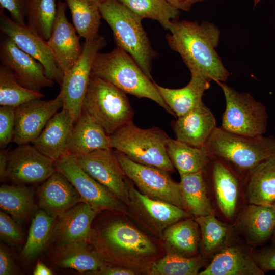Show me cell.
Masks as SVG:
<instances>
[{
	"mask_svg": "<svg viewBox=\"0 0 275 275\" xmlns=\"http://www.w3.org/2000/svg\"><path fill=\"white\" fill-rule=\"evenodd\" d=\"M107 148H112L109 135L89 115L82 111L79 119L74 124L68 155L80 156Z\"/></svg>",
	"mask_w": 275,
	"mask_h": 275,
	"instance_id": "cell-26",
	"label": "cell"
},
{
	"mask_svg": "<svg viewBox=\"0 0 275 275\" xmlns=\"http://www.w3.org/2000/svg\"><path fill=\"white\" fill-rule=\"evenodd\" d=\"M112 148L132 161L168 172L175 170L167 151L169 138L157 127L142 129L130 122L109 135Z\"/></svg>",
	"mask_w": 275,
	"mask_h": 275,
	"instance_id": "cell-6",
	"label": "cell"
},
{
	"mask_svg": "<svg viewBox=\"0 0 275 275\" xmlns=\"http://www.w3.org/2000/svg\"><path fill=\"white\" fill-rule=\"evenodd\" d=\"M204 147L210 157L245 174L260 162L275 157V137L246 136L216 127Z\"/></svg>",
	"mask_w": 275,
	"mask_h": 275,
	"instance_id": "cell-4",
	"label": "cell"
},
{
	"mask_svg": "<svg viewBox=\"0 0 275 275\" xmlns=\"http://www.w3.org/2000/svg\"><path fill=\"white\" fill-rule=\"evenodd\" d=\"M55 218L43 210L36 213L21 252L23 258H34L44 249L49 241Z\"/></svg>",
	"mask_w": 275,
	"mask_h": 275,
	"instance_id": "cell-39",
	"label": "cell"
},
{
	"mask_svg": "<svg viewBox=\"0 0 275 275\" xmlns=\"http://www.w3.org/2000/svg\"><path fill=\"white\" fill-rule=\"evenodd\" d=\"M70 9L77 33L89 41L97 37L102 18L100 5L103 0H65Z\"/></svg>",
	"mask_w": 275,
	"mask_h": 275,
	"instance_id": "cell-32",
	"label": "cell"
},
{
	"mask_svg": "<svg viewBox=\"0 0 275 275\" xmlns=\"http://www.w3.org/2000/svg\"><path fill=\"white\" fill-rule=\"evenodd\" d=\"M252 255L236 246H225L199 275H263Z\"/></svg>",
	"mask_w": 275,
	"mask_h": 275,
	"instance_id": "cell-25",
	"label": "cell"
},
{
	"mask_svg": "<svg viewBox=\"0 0 275 275\" xmlns=\"http://www.w3.org/2000/svg\"><path fill=\"white\" fill-rule=\"evenodd\" d=\"M7 151L1 150L0 153V177L1 180L6 178V172L7 168Z\"/></svg>",
	"mask_w": 275,
	"mask_h": 275,
	"instance_id": "cell-48",
	"label": "cell"
},
{
	"mask_svg": "<svg viewBox=\"0 0 275 275\" xmlns=\"http://www.w3.org/2000/svg\"><path fill=\"white\" fill-rule=\"evenodd\" d=\"M238 230L252 244L266 242L275 228V209L272 205L249 204L237 221Z\"/></svg>",
	"mask_w": 275,
	"mask_h": 275,
	"instance_id": "cell-24",
	"label": "cell"
},
{
	"mask_svg": "<svg viewBox=\"0 0 275 275\" xmlns=\"http://www.w3.org/2000/svg\"><path fill=\"white\" fill-rule=\"evenodd\" d=\"M154 83L165 102L177 117L186 114L203 103L204 92L210 87L209 80L197 75H191L189 83L180 89H170Z\"/></svg>",
	"mask_w": 275,
	"mask_h": 275,
	"instance_id": "cell-28",
	"label": "cell"
},
{
	"mask_svg": "<svg viewBox=\"0 0 275 275\" xmlns=\"http://www.w3.org/2000/svg\"><path fill=\"white\" fill-rule=\"evenodd\" d=\"M88 245V242H82L58 247L53 258L54 265L90 272L107 264L93 249H90Z\"/></svg>",
	"mask_w": 275,
	"mask_h": 275,
	"instance_id": "cell-31",
	"label": "cell"
},
{
	"mask_svg": "<svg viewBox=\"0 0 275 275\" xmlns=\"http://www.w3.org/2000/svg\"><path fill=\"white\" fill-rule=\"evenodd\" d=\"M100 12L112 31L117 46L129 54L153 81L152 64L157 53L143 27V19L118 0H103Z\"/></svg>",
	"mask_w": 275,
	"mask_h": 275,
	"instance_id": "cell-5",
	"label": "cell"
},
{
	"mask_svg": "<svg viewBox=\"0 0 275 275\" xmlns=\"http://www.w3.org/2000/svg\"><path fill=\"white\" fill-rule=\"evenodd\" d=\"M129 194L128 213L133 216L157 237H162L168 227L180 220L189 218L187 211L168 202L151 199L135 188L126 177Z\"/></svg>",
	"mask_w": 275,
	"mask_h": 275,
	"instance_id": "cell-12",
	"label": "cell"
},
{
	"mask_svg": "<svg viewBox=\"0 0 275 275\" xmlns=\"http://www.w3.org/2000/svg\"><path fill=\"white\" fill-rule=\"evenodd\" d=\"M167 151L180 175L203 170L209 160V156L204 146H192L176 139L169 138Z\"/></svg>",
	"mask_w": 275,
	"mask_h": 275,
	"instance_id": "cell-33",
	"label": "cell"
},
{
	"mask_svg": "<svg viewBox=\"0 0 275 275\" xmlns=\"http://www.w3.org/2000/svg\"><path fill=\"white\" fill-rule=\"evenodd\" d=\"M141 19L157 21L165 30L171 32L173 22L178 20L180 10L167 0H118Z\"/></svg>",
	"mask_w": 275,
	"mask_h": 275,
	"instance_id": "cell-35",
	"label": "cell"
},
{
	"mask_svg": "<svg viewBox=\"0 0 275 275\" xmlns=\"http://www.w3.org/2000/svg\"><path fill=\"white\" fill-rule=\"evenodd\" d=\"M67 7L65 2L59 0L51 34L46 41L57 64L63 73L74 66L82 51L80 37L66 17Z\"/></svg>",
	"mask_w": 275,
	"mask_h": 275,
	"instance_id": "cell-18",
	"label": "cell"
},
{
	"mask_svg": "<svg viewBox=\"0 0 275 275\" xmlns=\"http://www.w3.org/2000/svg\"><path fill=\"white\" fill-rule=\"evenodd\" d=\"M0 60L2 65L10 69L18 81L29 89L40 92L42 88L54 84L46 76L43 66L7 36L1 43Z\"/></svg>",
	"mask_w": 275,
	"mask_h": 275,
	"instance_id": "cell-17",
	"label": "cell"
},
{
	"mask_svg": "<svg viewBox=\"0 0 275 275\" xmlns=\"http://www.w3.org/2000/svg\"><path fill=\"white\" fill-rule=\"evenodd\" d=\"M169 3L179 10L189 11L191 6L198 2L206 0H167Z\"/></svg>",
	"mask_w": 275,
	"mask_h": 275,
	"instance_id": "cell-47",
	"label": "cell"
},
{
	"mask_svg": "<svg viewBox=\"0 0 275 275\" xmlns=\"http://www.w3.org/2000/svg\"><path fill=\"white\" fill-rule=\"evenodd\" d=\"M44 95L21 85L12 71L3 65L0 66V105L14 108L31 100L41 98Z\"/></svg>",
	"mask_w": 275,
	"mask_h": 275,
	"instance_id": "cell-37",
	"label": "cell"
},
{
	"mask_svg": "<svg viewBox=\"0 0 275 275\" xmlns=\"http://www.w3.org/2000/svg\"><path fill=\"white\" fill-rule=\"evenodd\" d=\"M62 106L59 93L53 99H36L16 108L13 142L18 145L32 143Z\"/></svg>",
	"mask_w": 275,
	"mask_h": 275,
	"instance_id": "cell-16",
	"label": "cell"
},
{
	"mask_svg": "<svg viewBox=\"0 0 275 275\" xmlns=\"http://www.w3.org/2000/svg\"><path fill=\"white\" fill-rule=\"evenodd\" d=\"M57 12L56 0H28L26 25L47 41L51 35Z\"/></svg>",
	"mask_w": 275,
	"mask_h": 275,
	"instance_id": "cell-38",
	"label": "cell"
},
{
	"mask_svg": "<svg viewBox=\"0 0 275 275\" xmlns=\"http://www.w3.org/2000/svg\"><path fill=\"white\" fill-rule=\"evenodd\" d=\"M114 150L126 176L139 191L151 199L174 204L186 210L180 183L174 181L168 172L136 163L123 153Z\"/></svg>",
	"mask_w": 275,
	"mask_h": 275,
	"instance_id": "cell-9",
	"label": "cell"
},
{
	"mask_svg": "<svg viewBox=\"0 0 275 275\" xmlns=\"http://www.w3.org/2000/svg\"><path fill=\"white\" fill-rule=\"evenodd\" d=\"M15 273L13 258L9 250L3 245L0 247V274L10 275Z\"/></svg>",
	"mask_w": 275,
	"mask_h": 275,
	"instance_id": "cell-45",
	"label": "cell"
},
{
	"mask_svg": "<svg viewBox=\"0 0 275 275\" xmlns=\"http://www.w3.org/2000/svg\"><path fill=\"white\" fill-rule=\"evenodd\" d=\"M166 38L170 48L180 55L191 75L216 82H225L230 76L215 50L220 31L215 24L174 20L173 29Z\"/></svg>",
	"mask_w": 275,
	"mask_h": 275,
	"instance_id": "cell-1",
	"label": "cell"
},
{
	"mask_svg": "<svg viewBox=\"0 0 275 275\" xmlns=\"http://www.w3.org/2000/svg\"><path fill=\"white\" fill-rule=\"evenodd\" d=\"M73 126L69 113L62 108L49 120L32 145L46 156L58 161L68 155Z\"/></svg>",
	"mask_w": 275,
	"mask_h": 275,
	"instance_id": "cell-20",
	"label": "cell"
},
{
	"mask_svg": "<svg viewBox=\"0 0 275 275\" xmlns=\"http://www.w3.org/2000/svg\"><path fill=\"white\" fill-rule=\"evenodd\" d=\"M272 206H273V208L275 209V203L272 205Z\"/></svg>",
	"mask_w": 275,
	"mask_h": 275,
	"instance_id": "cell-52",
	"label": "cell"
},
{
	"mask_svg": "<svg viewBox=\"0 0 275 275\" xmlns=\"http://www.w3.org/2000/svg\"><path fill=\"white\" fill-rule=\"evenodd\" d=\"M1 239L13 245L20 243L23 235L16 221L3 211L0 212Z\"/></svg>",
	"mask_w": 275,
	"mask_h": 275,
	"instance_id": "cell-42",
	"label": "cell"
},
{
	"mask_svg": "<svg viewBox=\"0 0 275 275\" xmlns=\"http://www.w3.org/2000/svg\"><path fill=\"white\" fill-rule=\"evenodd\" d=\"M91 75L113 84L126 94L151 99L176 116L155 85L133 58L118 46L108 52H98L93 62Z\"/></svg>",
	"mask_w": 275,
	"mask_h": 275,
	"instance_id": "cell-3",
	"label": "cell"
},
{
	"mask_svg": "<svg viewBox=\"0 0 275 275\" xmlns=\"http://www.w3.org/2000/svg\"><path fill=\"white\" fill-rule=\"evenodd\" d=\"M106 44L105 38L100 35L94 39L85 41L80 58L70 70L64 73L60 92L62 97V108L69 113L74 124L82 113V102L94 59Z\"/></svg>",
	"mask_w": 275,
	"mask_h": 275,
	"instance_id": "cell-10",
	"label": "cell"
},
{
	"mask_svg": "<svg viewBox=\"0 0 275 275\" xmlns=\"http://www.w3.org/2000/svg\"><path fill=\"white\" fill-rule=\"evenodd\" d=\"M252 256L257 265L264 272L275 270V245L264 248Z\"/></svg>",
	"mask_w": 275,
	"mask_h": 275,
	"instance_id": "cell-44",
	"label": "cell"
},
{
	"mask_svg": "<svg viewBox=\"0 0 275 275\" xmlns=\"http://www.w3.org/2000/svg\"><path fill=\"white\" fill-rule=\"evenodd\" d=\"M195 219L199 227L202 249L205 254H213L225 247L230 229L216 218L214 213Z\"/></svg>",
	"mask_w": 275,
	"mask_h": 275,
	"instance_id": "cell-40",
	"label": "cell"
},
{
	"mask_svg": "<svg viewBox=\"0 0 275 275\" xmlns=\"http://www.w3.org/2000/svg\"><path fill=\"white\" fill-rule=\"evenodd\" d=\"M82 108L108 135L133 122L134 114L125 92L91 75Z\"/></svg>",
	"mask_w": 275,
	"mask_h": 275,
	"instance_id": "cell-7",
	"label": "cell"
},
{
	"mask_svg": "<svg viewBox=\"0 0 275 275\" xmlns=\"http://www.w3.org/2000/svg\"><path fill=\"white\" fill-rule=\"evenodd\" d=\"M204 175L203 170L180 175L179 183L185 210L195 217L214 213Z\"/></svg>",
	"mask_w": 275,
	"mask_h": 275,
	"instance_id": "cell-30",
	"label": "cell"
},
{
	"mask_svg": "<svg viewBox=\"0 0 275 275\" xmlns=\"http://www.w3.org/2000/svg\"><path fill=\"white\" fill-rule=\"evenodd\" d=\"M54 162L33 145H18L7 152L6 178L24 185L45 181L56 171Z\"/></svg>",
	"mask_w": 275,
	"mask_h": 275,
	"instance_id": "cell-15",
	"label": "cell"
},
{
	"mask_svg": "<svg viewBox=\"0 0 275 275\" xmlns=\"http://www.w3.org/2000/svg\"><path fill=\"white\" fill-rule=\"evenodd\" d=\"M56 170L64 175L79 193L81 202L97 213L109 210L128 214L127 206L103 185L93 179L78 164L74 156L68 155L54 162Z\"/></svg>",
	"mask_w": 275,
	"mask_h": 275,
	"instance_id": "cell-11",
	"label": "cell"
},
{
	"mask_svg": "<svg viewBox=\"0 0 275 275\" xmlns=\"http://www.w3.org/2000/svg\"><path fill=\"white\" fill-rule=\"evenodd\" d=\"M16 108L0 107V147L5 148L13 142L14 133Z\"/></svg>",
	"mask_w": 275,
	"mask_h": 275,
	"instance_id": "cell-41",
	"label": "cell"
},
{
	"mask_svg": "<svg viewBox=\"0 0 275 275\" xmlns=\"http://www.w3.org/2000/svg\"><path fill=\"white\" fill-rule=\"evenodd\" d=\"M88 242L108 264L146 271L157 259L158 249L144 233L123 219L91 229Z\"/></svg>",
	"mask_w": 275,
	"mask_h": 275,
	"instance_id": "cell-2",
	"label": "cell"
},
{
	"mask_svg": "<svg viewBox=\"0 0 275 275\" xmlns=\"http://www.w3.org/2000/svg\"><path fill=\"white\" fill-rule=\"evenodd\" d=\"M203 265L202 257H187L176 253L167 254L153 261L146 273L150 275H197Z\"/></svg>",
	"mask_w": 275,
	"mask_h": 275,
	"instance_id": "cell-36",
	"label": "cell"
},
{
	"mask_svg": "<svg viewBox=\"0 0 275 275\" xmlns=\"http://www.w3.org/2000/svg\"><path fill=\"white\" fill-rule=\"evenodd\" d=\"M38 199L40 207L54 218L59 217L81 202L73 184L57 171L39 188Z\"/></svg>",
	"mask_w": 275,
	"mask_h": 275,
	"instance_id": "cell-21",
	"label": "cell"
},
{
	"mask_svg": "<svg viewBox=\"0 0 275 275\" xmlns=\"http://www.w3.org/2000/svg\"><path fill=\"white\" fill-rule=\"evenodd\" d=\"M172 126L176 139L196 147H203L216 127V120L204 103L177 117Z\"/></svg>",
	"mask_w": 275,
	"mask_h": 275,
	"instance_id": "cell-22",
	"label": "cell"
},
{
	"mask_svg": "<svg viewBox=\"0 0 275 275\" xmlns=\"http://www.w3.org/2000/svg\"><path fill=\"white\" fill-rule=\"evenodd\" d=\"M82 169L107 188L126 206L129 194L126 176L113 148L101 149L75 156Z\"/></svg>",
	"mask_w": 275,
	"mask_h": 275,
	"instance_id": "cell-13",
	"label": "cell"
},
{
	"mask_svg": "<svg viewBox=\"0 0 275 275\" xmlns=\"http://www.w3.org/2000/svg\"><path fill=\"white\" fill-rule=\"evenodd\" d=\"M0 29L20 49L39 61L43 66L46 76L61 87L64 73L57 64L46 41L27 25L18 24L3 13L0 15Z\"/></svg>",
	"mask_w": 275,
	"mask_h": 275,
	"instance_id": "cell-14",
	"label": "cell"
},
{
	"mask_svg": "<svg viewBox=\"0 0 275 275\" xmlns=\"http://www.w3.org/2000/svg\"><path fill=\"white\" fill-rule=\"evenodd\" d=\"M245 178V198L249 204L275 203V157L249 170Z\"/></svg>",
	"mask_w": 275,
	"mask_h": 275,
	"instance_id": "cell-27",
	"label": "cell"
},
{
	"mask_svg": "<svg viewBox=\"0 0 275 275\" xmlns=\"http://www.w3.org/2000/svg\"><path fill=\"white\" fill-rule=\"evenodd\" d=\"M97 212L81 202L59 217L49 242L58 247L88 242L91 225Z\"/></svg>",
	"mask_w": 275,
	"mask_h": 275,
	"instance_id": "cell-19",
	"label": "cell"
},
{
	"mask_svg": "<svg viewBox=\"0 0 275 275\" xmlns=\"http://www.w3.org/2000/svg\"><path fill=\"white\" fill-rule=\"evenodd\" d=\"M216 83L223 90L226 100L221 127L246 136L263 135L268 120L265 105L248 93L239 92L223 82Z\"/></svg>",
	"mask_w": 275,
	"mask_h": 275,
	"instance_id": "cell-8",
	"label": "cell"
},
{
	"mask_svg": "<svg viewBox=\"0 0 275 275\" xmlns=\"http://www.w3.org/2000/svg\"><path fill=\"white\" fill-rule=\"evenodd\" d=\"M90 273L96 275H134L138 272L127 267L107 264L99 269Z\"/></svg>",
	"mask_w": 275,
	"mask_h": 275,
	"instance_id": "cell-46",
	"label": "cell"
},
{
	"mask_svg": "<svg viewBox=\"0 0 275 275\" xmlns=\"http://www.w3.org/2000/svg\"><path fill=\"white\" fill-rule=\"evenodd\" d=\"M199 230L195 219L189 217L168 227L162 236L167 252L187 257L195 256L199 244Z\"/></svg>",
	"mask_w": 275,
	"mask_h": 275,
	"instance_id": "cell-29",
	"label": "cell"
},
{
	"mask_svg": "<svg viewBox=\"0 0 275 275\" xmlns=\"http://www.w3.org/2000/svg\"><path fill=\"white\" fill-rule=\"evenodd\" d=\"M210 178L218 207L227 218H233L237 208L240 187L236 173L222 161L209 156Z\"/></svg>",
	"mask_w": 275,
	"mask_h": 275,
	"instance_id": "cell-23",
	"label": "cell"
},
{
	"mask_svg": "<svg viewBox=\"0 0 275 275\" xmlns=\"http://www.w3.org/2000/svg\"><path fill=\"white\" fill-rule=\"evenodd\" d=\"M27 1L0 0L1 8L6 9L15 22L21 25H26Z\"/></svg>",
	"mask_w": 275,
	"mask_h": 275,
	"instance_id": "cell-43",
	"label": "cell"
},
{
	"mask_svg": "<svg viewBox=\"0 0 275 275\" xmlns=\"http://www.w3.org/2000/svg\"><path fill=\"white\" fill-rule=\"evenodd\" d=\"M52 270L41 262H38L33 271L34 275H52Z\"/></svg>",
	"mask_w": 275,
	"mask_h": 275,
	"instance_id": "cell-49",
	"label": "cell"
},
{
	"mask_svg": "<svg viewBox=\"0 0 275 275\" xmlns=\"http://www.w3.org/2000/svg\"><path fill=\"white\" fill-rule=\"evenodd\" d=\"M262 0H253L254 5L256 6Z\"/></svg>",
	"mask_w": 275,
	"mask_h": 275,
	"instance_id": "cell-50",
	"label": "cell"
},
{
	"mask_svg": "<svg viewBox=\"0 0 275 275\" xmlns=\"http://www.w3.org/2000/svg\"><path fill=\"white\" fill-rule=\"evenodd\" d=\"M0 207L16 222L25 221L35 209L33 192L24 184L0 187Z\"/></svg>",
	"mask_w": 275,
	"mask_h": 275,
	"instance_id": "cell-34",
	"label": "cell"
},
{
	"mask_svg": "<svg viewBox=\"0 0 275 275\" xmlns=\"http://www.w3.org/2000/svg\"><path fill=\"white\" fill-rule=\"evenodd\" d=\"M273 237H274V241H275V228H274V231H273Z\"/></svg>",
	"mask_w": 275,
	"mask_h": 275,
	"instance_id": "cell-51",
	"label": "cell"
}]
</instances>
